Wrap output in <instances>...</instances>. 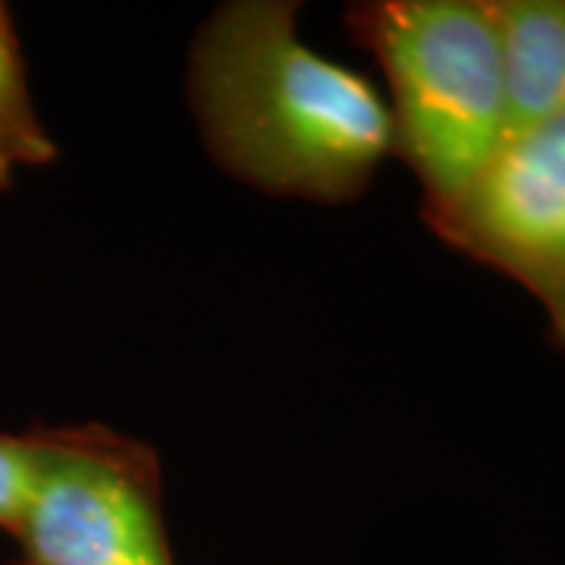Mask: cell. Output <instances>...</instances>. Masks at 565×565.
I'll use <instances>...</instances> for the list:
<instances>
[{"label": "cell", "mask_w": 565, "mask_h": 565, "mask_svg": "<svg viewBox=\"0 0 565 565\" xmlns=\"http://www.w3.org/2000/svg\"><path fill=\"white\" fill-rule=\"evenodd\" d=\"M505 54L509 132L565 114V0H493Z\"/></svg>", "instance_id": "5"}, {"label": "cell", "mask_w": 565, "mask_h": 565, "mask_svg": "<svg viewBox=\"0 0 565 565\" xmlns=\"http://www.w3.org/2000/svg\"><path fill=\"white\" fill-rule=\"evenodd\" d=\"M32 475V449L25 434H0V527L13 534L20 525Z\"/></svg>", "instance_id": "7"}, {"label": "cell", "mask_w": 565, "mask_h": 565, "mask_svg": "<svg viewBox=\"0 0 565 565\" xmlns=\"http://www.w3.org/2000/svg\"><path fill=\"white\" fill-rule=\"evenodd\" d=\"M345 25L384 70L393 154L422 185V217L444 211L509 136L493 0H364Z\"/></svg>", "instance_id": "2"}, {"label": "cell", "mask_w": 565, "mask_h": 565, "mask_svg": "<svg viewBox=\"0 0 565 565\" xmlns=\"http://www.w3.org/2000/svg\"><path fill=\"white\" fill-rule=\"evenodd\" d=\"M424 221L465 258L525 286L565 352V114L512 129L478 180Z\"/></svg>", "instance_id": "4"}, {"label": "cell", "mask_w": 565, "mask_h": 565, "mask_svg": "<svg viewBox=\"0 0 565 565\" xmlns=\"http://www.w3.org/2000/svg\"><path fill=\"white\" fill-rule=\"evenodd\" d=\"M20 541L32 565H177L161 509V459L104 424L39 427Z\"/></svg>", "instance_id": "3"}, {"label": "cell", "mask_w": 565, "mask_h": 565, "mask_svg": "<svg viewBox=\"0 0 565 565\" xmlns=\"http://www.w3.org/2000/svg\"><path fill=\"white\" fill-rule=\"evenodd\" d=\"M54 158L57 141L51 139L32 102L13 17L0 3V192L13 185L20 170L47 167Z\"/></svg>", "instance_id": "6"}, {"label": "cell", "mask_w": 565, "mask_h": 565, "mask_svg": "<svg viewBox=\"0 0 565 565\" xmlns=\"http://www.w3.org/2000/svg\"><path fill=\"white\" fill-rule=\"evenodd\" d=\"M10 565H32V563H25V559H20V563H10Z\"/></svg>", "instance_id": "8"}, {"label": "cell", "mask_w": 565, "mask_h": 565, "mask_svg": "<svg viewBox=\"0 0 565 565\" xmlns=\"http://www.w3.org/2000/svg\"><path fill=\"white\" fill-rule=\"evenodd\" d=\"M185 98L214 163L277 199L355 202L393 154L377 88L318 54L289 0L217 7L189 47Z\"/></svg>", "instance_id": "1"}]
</instances>
